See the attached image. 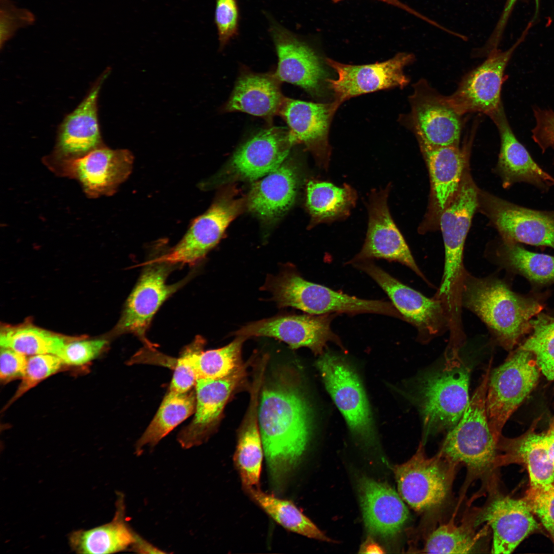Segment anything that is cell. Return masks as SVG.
Listing matches in <instances>:
<instances>
[{
	"mask_svg": "<svg viewBox=\"0 0 554 554\" xmlns=\"http://www.w3.org/2000/svg\"><path fill=\"white\" fill-rule=\"evenodd\" d=\"M469 378L470 369L459 350L448 349L443 366L420 382L418 404L425 438L448 432L459 422L470 400Z\"/></svg>",
	"mask_w": 554,
	"mask_h": 554,
	"instance_id": "cell-3",
	"label": "cell"
},
{
	"mask_svg": "<svg viewBox=\"0 0 554 554\" xmlns=\"http://www.w3.org/2000/svg\"><path fill=\"white\" fill-rule=\"evenodd\" d=\"M71 339L30 324L7 326L2 328L1 347L13 349L25 355L52 354L57 355Z\"/></svg>",
	"mask_w": 554,
	"mask_h": 554,
	"instance_id": "cell-37",
	"label": "cell"
},
{
	"mask_svg": "<svg viewBox=\"0 0 554 554\" xmlns=\"http://www.w3.org/2000/svg\"><path fill=\"white\" fill-rule=\"evenodd\" d=\"M337 109L333 102L315 103L285 97L279 113L289 127L293 144L305 145L324 168L331 152L330 125Z\"/></svg>",
	"mask_w": 554,
	"mask_h": 554,
	"instance_id": "cell-22",
	"label": "cell"
},
{
	"mask_svg": "<svg viewBox=\"0 0 554 554\" xmlns=\"http://www.w3.org/2000/svg\"><path fill=\"white\" fill-rule=\"evenodd\" d=\"M280 83L274 74L244 70L223 110L245 112L270 123L274 116L279 113L285 98L282 93Z\"/></svg>",
	"mask_w": 554,
	"mask_h": 554,
	"instance_id": "cell-29",
	"label": "cell"
},
{
	"mask_svg": "<svg viewBox=\"0 0 554 554\" xmlns=\"http://www.w3.org/2000/svg\"><path fill=\"white\" fill-rule=\"evenodd\" d=\"M215 19L220 45L223 46L237 30L238 11L236 0H216Z\"/></svg>",
	"mask_w": 554,
	"mask_h": 554,
	"instance_id": "cell-46",
	"label": "cell"
},
{
	"mask_svg": "<svg viewBox=\"0 0 554 554\" xmlns=\"http://www.w3.org/2000/svg\"><path fill=\"white\" fill-rule=\"evenodd\" d=\"M408 100L410 110L399 118L413 133L420 146L436 148L459 146L464 120L450 103L428 81L421 78L413 85Z\"/></svg>",
	"mask_w": 554,
	"mask_h": 554,
	"instance_id": "cell-7",
	"label": "cell"
},
{
	"mask_svg": "<svg viewBox=\"0 0 554 554\" xmlns=\"http://www.w3.org/2000/svg\"><path fill=\"white\" fill-rule=\"evenodd\" d=\"M357 198L355 191L348 185L339 187L320 181H310L307 185L306 206L314 224L346 217Z\"/></svg>",
	"mask_w": 554,
	"mask_h": 554,
	"instance_id": "cell-34",
	"label": "cell"
},
{
	"mask_svg": "<svg viewBox=\"0 0 554 554\" xmlns=\"http://www.w3.org/2000/svg\"><path fill=\"white\" fill-rule=\"evenodd\" d=\"M478 535L468 525H457L452 520L440 525L428 537L423 552L429 553H468L476 546Z\"/></svg>",
	"mask_w": 554,
	"mask_h": 554,
	"instance_id": "cell-41",
	"label": "cell"
},
{
	"mask_svg": "<svg viewBox=\"0 0 554 554\" xmlns=\"http://www.w3.org/2000/svg\"><path fill=\"white\" fill-rule=\"evenodd\" d=\"M517 449L527 465L531 488L554 485V462L548 451L545 434L529 433L520 442Z\"/></svg>",
	"mask_w": 554,
	"mask_h": 554,
	"instance_id": "cell-39",
	"label": "cell"
},
{
	"mask_svg": "<svg viewBox=\"0 0 554 554\" xmlns=\"http://www.w3.org/2000/svg\"><path fill=\"white\" fill-rule=\"evenodd\" d=\"M332 316L328 314L275 316L250 322L233 335L247 339L253 337L274 338L287 343L292 349L305 347L315 355H321L329 342L342 347L339 338L330 328Z\"/></svg>",
	"mask_w": 554,
	"mask_h": 554,
	"instance_id": "cell-16",
	"label": "cell"
},
{
	"mask_svg": "<svg viewBox=\"0 0 554 554\" xmlns=\"http://www.w3.org/2000/svg\"><path fill=\"white\" fill-rule=\"evenodd\" d=\"M241 199L229 194L218 197L209 209L195 219L181 240L168 253L150 261L173 265H194L203 259L222 238L231 222L240 213Z\"/></svg>",
	"mask_w": 554,
	"mask_h": 554,
	"instance_id": "cell-13",
	"label": "cell"
},
{
	"mask_svg": "<svg viewBox=\"0 0 554 554\" xmlns=\"http://www.w3.org/2000/svg\"><path fill=\"white\" fill-rule=\"evenodd\" d=\"M35 21V16L30 10L18 7L10 0H0L1 49L19 29L32 25Z\"/></svg>",
	"mask_w": 554,
	"mask_h": 554,
	"instance_id": "cell-43",
	"label": "cell"
},
{
	"mask_svg": "<svg viewBox=\"0 0 554 554\" xmlns=\"http://www.w3.org/2000/svg\"><path fill=\"white\" fill-rule=\"evenodd\" d=\"M491 361L459 422L450 430L440 451L451 461L463 464L476 476L494 466L499 440L491 431L486 394Z\"/></svg>",
	"mask_w": 554,
	"mask_h": 554,
	"instance_id": "cell-5",
	"label": "cell"
},
{
	"mask_svg": "<svg viewBox=\"0 0 554 554\" xmlns=\"http://www.w3.org/2000/svg\"><path fill=\"white\" fill-rule=\"evenodd\" d=\"M489 209L504 241L554 249V211L532 209L492 196Z\"/></svg>",
	"mask_w": 554,
	"mask_h": 554,
	"instance_id": "cell-23",
	"label": "cell"
},
{
	"mask_svg": "<svg viewBox=\"0 0 554 554\" xmlns=\"http://www.w3.org/2000/svg\"><path fill=\"white\" fill-rule=\"evenodd\" d=\"M107 344V341L104 339L84 340L72 339L64 344L57 356L63 364L81 366L97 357Z\"/></svg>",
	"mask_w": 554,
	"mask_h": 554,
	"instance_id": "cell-44",
	"label": "cell"
},
{
	"mask_svg": "<svg viewBox=\"0 0 554 554\" xmlns=\"http://www.w3.org/2000/svg\"><path fill=\"white\" fill-rule=\"evenodd\" d=\"M421 442L406 462L393 467L399 494L412 509L423 512L441 505L450 490L457 464L439 451L429 458Z\"/></svg>",
	"mask_w": 554,
	"mask_h": 554,
	"instance_id": "cell-8",
	"label": "cell"
},
{
	"mask_svg": "<svg viewBox=\"0 0 554 554\" xmlns=\"http://www.w3.org/2000/svg\"><path fill=\"white\" fill-rule=\"evenodd\" d=\"M489 117L496 125L500 134L501 146L498 169L504 187L516 183L524 182L546 191L554 186V177L540 167L516 137L503 105Z\"/></svg>",
	"mask_w": 554,
	"mask_h": 554,
	"instance_id": "cell-27",
	"label": "cell"
},
{
	"mask_svg": "<svg viewBox=\"0 0 554 554\" xmlns=\"http://www.w3.org/2000/svg\"><path fill=\"white\" fill-rule=\"evenodd\" d=\"M253 359L252 357L238 370L226 377L197 379L194 417L177 436V440L183 448L200 445L216 431L226 405L246 378Z\"/></svg>",
	"mask_w": 554,
	"mask_h": 554,
	"instance_id": "cell-15",
	"label": "cell"
},
{
	"mask_svg": "<svg viewBox=\"0 0 554 554\" xmlns=\"http://www.w3.org/2000/svg\"><path fill=\"white\" fill-rule=\"evenodd\" d=\"M540 372L533 354L520 347L490 372L486 411L490 429L498 439L508 419L537 384Z\"/></svg>",
	"mask_w": 554,
	"mask_h": 554,
	"instance_id": "cell-9",
	"label": "cell"
},
{
	"mask_svg": "<svg viewBox=\"0 0 554 554\" xmlns=\"http://www.w3.org/2000/svg\"><path fill=\"white\" fill-rule=\"evenodd\" d=\"M247 340L236 337L228 345L215 349L204 351L205 340L197 336L182 350L188 360L198 379H220L233 373L244 364L242 347Z\"/></svg>",
	"mask_w": 554,
	"mask_h": 554,
	"instance_id": "cell-33",
	"label": "cell"
},
{
	"mask_svg": "<svg viewBox=\"0 0 554 554\" xmlns=\"http://www.w3.org/2000/svg\"><path fill=\"white\" fill-rule=\"evenodd\" d=\"M354 264L375 281L401 318L414 325L420 332L432 335L442 328L445 317L439 300L429 299L404 285L369 260Z\"/></svg>",
	"mask_w": 554,
	"mask_h": 554,
	"instance_id": "cell-21",
	"label": "cell"
},
{
	"mask_svg": "<svg viewBox=\"0 0 554 554\" xmlns=\"http://www.w3.org/2000/svg\"><path fill=\"white\" fill-rule=\"evenodd\" d=\"M145 264L147 267L127 299L115 332L132 333L146 346L153 348L154 345L146 338L152 319L163 302L184 282L166 284L171 264L150 261Z\"/></svg>",
	"mask_w": 554,
	"mask_h": 554,
	"instance_id": "cell-14",
	"label": "cell"
},
{
	"mask_svg": "<svg viewBox=\"0 0 554 554\" xmlns=\"http://www.w3.org/2000/svg\"><path fill=\"white\" fill-rule=\"evenodd\" d=\"M248 408L238 429L233 461L242 487H258L264 455L258 421V408L266 370L262 367L252 370Z\"/></svg>",
	"mask_w": 554,
	"mask_h": 554,
	"instance_id": "cell-26",
	"label": "cell"
},
{
	"mask_svg": "<svg viewBox=\"0 0 554 554\" xmlns=\"http://www.w3.org/2000/svg\"><path fill=\"white\" fill-rule=\"evenodd\" d=\"M272 36L278 57L276 78L313 97L321 96L328 78L321 57L308 44L280 27L273 29Z\"/></svg>",
	"mask_w": 554,
	"mask_h": 554,
	"instance_id": "cell-20",
	"label": "cell"
},
{
	"mask_svg": "<svg viewBox=\"0 0 554 554\" xmlns=\"http://www.w3.org/2000/svg\"><path fill=\"white\" fill-rule=\"evenodd\" d=\"M536 125L532 130V138L543 152L554 149V112L539 108L533 109Z\"/></svg>",
	"mask_w": 554,
	"mask_h": 554,
	"instance_id": "cell-47",
	"label": "cell"
},
{
	"mask_svg": "<svg viewBox=\"0 0 554 554\" xmlns=\"http://www.w3.org/2000/svg\"><path fill=\"white\" fill-rule=\"evenodd\" d=\"M522 39L505 51L495 49L479 66L464 76L448 98L462 115L480 112L488 116L503 104L501 89L506 67Z\"/></svg>",
	"mask_w": 554,
	"mask_h": 554,
	"instance_id": "cell-12",
	"label": "cell"
},
{
	"mask_svg": "<svg viewBox=\"0 0 554 554\" xmlns=\"http://www.w3.org/2000/svg\"><path fill=\"white\" fill-rule=\"evenodd\" d=\"M517 1L518 0L506 1L500 19L495 27L497 31L499 32H503L510 15ZM535 2L536 6V14H537L539 9V0H535Z\"/></svg>",
	"mask_w": 554,
	"mask_h": 554,
	"instance_id": "cell-49",
	"label": "cell"
},
{
	"mask_svg": "<svg viewBox=\"0 0 554 554\" xmlns=\"http://www.w3.org/2000/svg\"><path fill=\"white\" fill-rule=\"evenodd\" d=\"M478 205L476 187L463 182L455 197L441 212L440 227L445 247V265L440 295L448 294L461 273L465 241Z\"/></svg>",
	"mask_w": 554,
	"mask_h": 554,
	"instance_id": "cell-19",
	"label": "cell"
},
{
	"mask_svg": "<svg viewBox=\"0 0 554 554\" xmlns=\"http://www.w3.org/2000/svg\"><path fill=\"white\" fill-rule=\"evenodd\" d=\"M293 145L288 129L271 127L262 130L235 151L230 172L247 181L264 177L283 164Z\"/></svg>",
	"mask_w": 554,
	"mask_h": 554,
	"instance_id": "cell-24",
	"label": "cell"
},
{
	"mask_svg": "<svg viewBox=\"0 0 554 554\" xmlns=\"http://www.w3.org/2000/svg\"><path fill=\"white\" fill-rule=\"evenodd\" d=\"M262 289L271 293L279 308L291 307L310 314L368 312L401 318L392 303L359 299L310 282L291 267L268 276Z\"/></svg>",
	"mask_w": 554,
	"mask_h": 554,
	"instance_id": "cell-4",
	"label": "cell"
},
{
	"mask_svg": "<svg viewBox=\"0 0 554 554\" xmlns=\"http://www.w3.org/2000/svg\"><path fill=\"white\" fill-rule=\"evenodd\" d=\"M389 186L371 193L368 205V225L365 242L360 252L351 263L372 259L395 261L408 267L425 279L390 213L387 204Z\"/></svg>",
	"mask_w": 554,
	"mask_h": 554,
	"instance_id": "cell-18",
	"label": "cell"
},
{
	"mask_svg": "<svg viewBox=\"0 0 554 554\" xmlns=\"http://www.w3.org/2000/svg\"><path fill=\"white\" fill-rule=\"evenodd\" d=\"M42 161L56 175L77 181L87 197L95 199L116 191L131 172L133 156L128 150L105 145L79 158Z\"/></svg>",
	"mask_w": 554,
	"mask_h": 554,
	"instance_id": "cell-10",
	"label": "cell"
},
{
	"mask_svg": "<svg viewBox=\"0 0 554 554\" xmlns=\"http://www.w3.org/2000/svg\"><path fill=\"white\" fill-rule=\"evenodd\" d=\"M132 547V550L140 553H164L163 551H160L159 549L145 541L138 535L137 537L136 541Z\"/></svg>",
	"mask_w": 554,
	"mask_h": 554,
	"instance_id": "cell-51",
	"label": "cell"
},
{
	"mask_svg": "<svg viewBox=\"0 0 554 554\" xmlns=\"http://www.w3.org/2000/svg\"><path fill=\"white\" fill-rule=\"evenodd\" d=\"M116 511L108 523L88 530L80 529L69 534V542L77 553H113L127 549L137 539L127 524L125 516L124 497L118 493Z\"/></svg>",
	"mask_w": 554,
	"mask_h": 554,
	"instance_id": "cell-31",
	"label": "cell"
},
{
	"mask_svg": "<svg viewBox=\"0 0 554 554\" xmlns=\"http://www.w3.org/2000/svg\"><path fill=\"white\" fill-rule=\"evenodd\" d=\"M499 255L505 265L533 283H554V256L528 251L519 243L504 241Z\"/></svg>",
	"mask_w": 554,
	"mask_h": 554,
	"instance_id": "cell-38",
	"label": "cell"
},
{
	"mask_svg": "<svg viewBox=\"0 0 554 554\" xmlns=\"http://www.w3.org/2000/svg\"><path fill=\"white\" fill-rule=\"evenodd\" d=\"M358 490L364 524L370 533L389 538L402 530L409 511L393 488L363 476L358 480Z\"/></svg>",
	"mask_w": 554,
	"mask_h": 554,
	"instance_id": "cell-25",
	"label": "cell"
},
{
	"mask_svg": "<svg viewBox=\"0 0 554 554\" xmlns=\"http://www.w3.org/2000/svg\"><path fill=\"white\" fill-rule=\"evenodd\" d=\"M414 54L401 52L384 62L353 65L326 58V64L337 73V79L327 78L334 96L333 101L338 108L344 101L352 97L379 90L399 87L409 83L404 69L414 61Z\"/></svg>",
	"mask_w": 554,
	"mask_h": 554,
	"instance_id": "cell-11",
	"label": "cell"
},
{
	"mask_svg": "<svg viewBox=\"0 0 554 554\" xmlns=\"http://www.w3.org/2000/svg\"><path fill=\"white\" fill-rule=\"evenodd\" d=\"M299 181L296 167L283 163L253 185L247 200L248 209L263 219L280 217L293 204Z\"/></svg>",
	"mask_w": 554,
	"mask_h": 554,
	"instance_id": "cell-30",
	"label": "cell"
},
{
	"mask_svg": "<svg viewBox=\"0 0 554 554\" xmlns=\"http://www.w3.org/2000/svg\"><path fill=\"white\" fill-rule=\"evenodd\" d=\"M360 553H383L382 548L372 539H367L361 546Z\"/></svg>",
	"mask_w": 554,
	"mask_h": 554,
	"instance_id": "cell-52",
	"label": "cell"
},
{
	"mask_svg": "<svg viewBox=\"0 0 554 554\" xmlns=\"http://www.w3.org/2000/svg\"><path fill=\"white\" fill-rule=\"evenodd\" d=\"M63 364L57 355L41 354L31 355L27 359L26 368L22 382L12 399L9 406L27 391L36 386L46 378L56 373Z\"/></svg>",
	"mask_w": 554,
	"mask_h": 554,
	"instance_id": "cell-42",
	"label": "cell"
},
{
	"mask_svg": "<svg viewBox=\"0 0 554 554\" xmlns=\"http://www.w3.org/2000/svg\"><path fill=\"white\" fill-rule=\"evenodd\" d=\"M110 71L107 69L104 71L80 104L65 117L58 128L53 151L42 160L75 159L105 146L100 128L97 101Z\"/></svg>",
	"mask_w": 554,
	"mask_h": 554,
	"instance_id": "cell-17",
	"label": "cell"
},
{
	"mask_svg": "<svg viewBox=\"0 0 554 554\" xmlns=\"http://www.w3.org/2000/svg\"><path fill=\"white\" fill-rule=\"evenodd\" d=\"M462 302L488 326L498 342L512 348L531 329V321L543 309L537 298L519 295L497 279L467 276Z\"/></svg>",
	"mask_w": 554,
	"mask_h": 554,
	"instance_id": "cell-2",
	"label": "cell"
},
{
	"mask_svg": "<svg viewBox=\"0 0 554 554\" xmlns=\"http://www.w3.org/2000/svg\"><path fill=\"white\" fill-rule=\"evenodd\" d=\"M26 355L13 349L1 347L0 355V378L1 382L7 383L23 377L26 368Z\"/></svg>",
	"mask_w": 554,
	"mask_h": 554,
	"instance_id": "cell-48",
	"label": "cell"
},
{
	"mask_svg": "<svg viewBox=\"0 0 554 554\" xmlns=\"http://www.w3.org/2000/svg\"><path fill=\"white\" fill-rule=\"evenodd\" d=\"M531 326L530 334L520 346L533 355L540 371L554 381V316L541 312Z\"/></svg>",
	"mask_w": 554,
	"mask_h": 554,
	"instance_id": "cell-40",
	"label": "cell"
},
{
	"mask_svg": "<svg viewBox=\"0 0 554 554\" xmlns=\"http://www.w3.org/2000/svg\"><path fill=\"white\" fill-rule=\"evenodd\" d=\"M333 1L335 2H338L341 1L342 0H333ZM378 1H380L381 2L387 3L388 4L391 5H392L393 6H395V7H399L400 9L408 12V13H410V14L418 17L419 18H421V19H423V21L426 22L427 23H429L431 25H432L434 23V21L433 20H431L430 18L426 17V16L422 15L420 13H419L418 11H416L415 10L412 9L411 8L409 7L407 5H405L404 4L401 2L399 0H378Z\"/></svg>",
	"mask_w": 554,
	"mask_h": 554,
	"instance_id": "cell-50",
	"label": "cell"
},
{
	"mask_svg": "<svg viewBox=\"0 0 554 554\" xmlns=\"http://www.w3.org/2000/svg\"><path fill=\"white\" fill-rule=\"evenodd\" d=\"M316 365L353 437L366 447L375 445L376 433L370 408L355 370L344 358L329 352L321 355Z\"/></svg>",
	"mask_w": 554,
	"mask_h": 554,
	"instance_id": "cell-6",
	"label": "cell"
},
{
	"mask_svg": "<svg viewBox=\"0 0 554 554\" xmlns=\"http://www.w3.org/2000/svg\"><path fill=\"white\" fill-rule=\"evenodd\" d=\"M258 421L271 480L283 485L299 464L311 433L309 407L299 378L281 371L263 383Z\"/></svg>",
	"mask_w": 554,
	"mask_h": 554,
	"instance_id": "cell-1",
	"label": "cell"
},
{
	"mask_svg": "<svg viewBox=\"0 0 554 554\" xmlns=\"http://www.w3.org/2000/svg\"><path fill=\"white\" fill-rule=\"evenodd\" d=\"M545 435L549 454L554 462V421Z\"/></svg>",
	"mask_w": 554,
	"mask_h": 554,
	"instance_id": "cell-53",
	"label": "cell"
},
{
	"mask_svg": "<svg viewBox=\"0 0 554 554\" xmlns=\"http://www.w3.org/2000/svg\"><path fill=\"white\" fill-rule=\"evenodd\" d=\"M195 406V389L185 393L169 390L153 420L137 441L136 452L140 454L145 446H155L176 426L194 413Z\"/></svg>",
	"mask_w": 554,
	"mask_h": 554,
	"instance_id": "cell-35",
	"label": "cell"
},
{
	"mask_svg": "<svg viewBox=\"0 0 554 554\" xmlns=\"http://www.w3.org/2000/svg\"><path fill=\"white\" fill-rule=\"evenodd\" d=\"M524 500L554 539V485L541 489L530 487Z\"/></svg>",
	"mask_w": 554,
	"mask_h": 554,
	"instance_id": "cell-45",
	"label": "cell"
},
{
	"mask_svg": "<svg viewBox=\"0 0 554 554\" xmlns=\"http://www.w3.org/2000/svg\"><path fill=\"white\" fill-rule=\"evenodd\" d=\"M420 148L429 170L436 204L442 212L460 189L465 153L459 146Z\"/></svg>",
	"mask_w": 554,
	"mask_h": 554,
	"instance_id": "cell-32",
	"label": "cell"
},
{
	"mask_svg": "<svg viewBox=\"0 0 554 554\" xmlns=\"http://www.w3.org/2000/svg\"><path fill=\"white\" fill-rule=\"evenodd\" d=\"M243 488L252 501L286 530L318 540L332 541L292 502L264 492L258 487Z\"/></svg>",
	"mask_w": 554,
	"mask_h": 554,
	"instance_id": "cell-36",
	"label": "cell"
},
{
	"mask_svg": "<svg viewBox=\"0 0 554 554\" xmlns=\"http://www.w3.org/2000/svg\"><path fill=\"white\" fill-rule=\"evenodd\" d=\"M532 512L524 499L500 498L485 510L482 521L493 532L491 552L511 553L519 544L538 528Z\"/></svg>",
	"mask_w": 554,
	"mask_h": 554,
	"instance_id": "cell-28",
	"label": "cell"
}]
</instances>
